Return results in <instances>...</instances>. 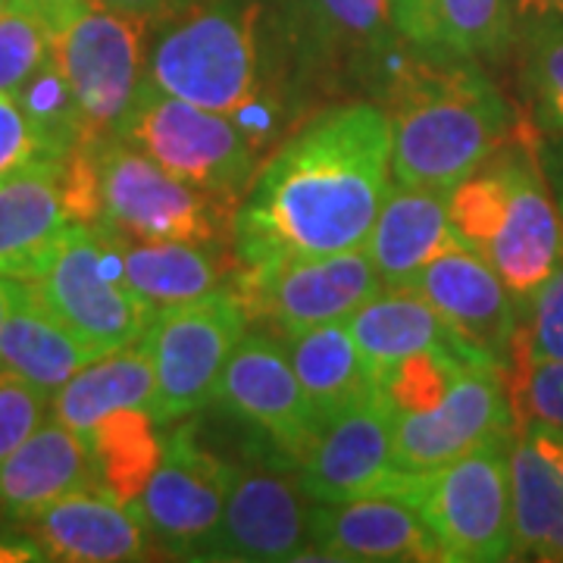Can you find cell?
Returning a JSON list of instances; mask_svg holds the SVG:
<instances>
[{
	"label": "cell",
	"mask_w": 563,
	"mask_h": 563,
	"mask_svg": "<svg viewBox=\"0 0 563 563\" xmlns=\"http://www.w3.org/2000/svg\"><path fill=\"white\" fill-rule=\"evenodd\" d=\"M79 225L69 198L66 157H41L0 179V276L32 282Z\"/></svg>",
	"instance_id": "20"
},
{
	"label": "cell",
	"mask_w": 563,
	"mask_h": 563,
	"mask_svg": "<svg viewBox=\"0 0 563 563\" xmlns=\"http://www.w3.org/2000/svg\"><path fill=\"white\" fill-rule=\"evenodd\" d=\"M391 125L383 107L322 110L261 163L232 220L244 269L366 247L391 191Z\"/></svg>",
	"instance_id": "1"
},
{
	"label": "cell",
	"mask_w": 563,
	"mask_h": 563,
	"mask_svg": "<svg viewBox=\"0 0 563 563\" xmlns=\"http://www.w3.org/2000/svg\"><path fill=\"white\" fill-rule=\"evenodd\" d=\"M20 282L22 279H10V276H0V329H3V320H7V313H10V307H13V298H16V291H20Z\"/></svg>",
	"instance_id": "43"
},
{
	"label": "cell",
	"mask_w": 563,
	"mask_h": 563,
	"mask_svg": "<svg viewBox=\"0 0 563 563\" xmlns=\"http://www.w3.org/2000/svg\"><path fill=\"white\" fill-rule=\"evenodd\" d=\"M157 417L147 407H122L107 413L81 439L95 463V483L122 501H139L163 454Z\"/></svg>",
	"instance_id": "30"
},
{
	"label": "cell",
	"mask_w": 563,
	"mask_h": 563,
	"mask_svg": "<svg viewBox=\"0 0 563 563\" xmlns=\"http://www.w3.org/2000/svg\"><path fill=\"white\" fill-rule=\"evenodd\" d=\"M561 210H563V207H561Z\"/></svg>",
	"instance_id": "45"
},
{
	"label": "cell",
	"mask_w": 563,
	"mask_h": 563,
	"mask_svg": "<svg viewBox=\"0 0 563 563\" xmlns=\"http://www.w3.org/2000/svg\"><path fill=\"white\" fill-rule=\"evenodd\" d=\"M25 7H32L35 13H38L41 20L51 22V29L57 32L63 22L73 20L76 13H79L81 7L88 3V0H20Z\"/></svg>",
	"instance_id": "41"
},
{
	"label": "cell",
	"mask_w": 563,
	"mask_h": 563,
	"mask_svg": "<svg viewBox=\"0 0 563 563\" xmlns=\"http://www.w3.org/2000/svg\"><path fill=\"white\" fill-rule=\"evenodd\" d=\"M113 10H122V13H132V16H141V20H157V16H169L179 10V0H101Z\"/></svg>",
	"instance_id": "42"
},
{
	"label": "cell",
	"mask_w": 563,
	"mask_h": 563,
	"mask_svg": "<svg viewBox=\"0 0 563 563\" xmlns=\"http://www.w3.org/2000/svg\"><path fill=\"white\" fill-rule=\"evenodd\" d=\"M22 529L35 539L44 558L73 563L144 561L151 551V532L139 504L122 501L98 485L76 488L51 501Z\"/></svg>",
	"instance_id": "19"
},
{
	"label": "cell",
	"mask_w": 563,
	"mask_h": 563,
	"mask_svg": "<svg viewBox=\"0 0 563 563\" xmlns=\"http://www.w3.org/2000/svg\"><path fill=\"white\" fill-rule=\"evenodd\" d=\"M235 476L239 470L195 442L191 429L163 435L161 463L135 501L151 542L176 558L203 561Z\"/></svg>",
	"instance_id": "12"
},
{
	"label": "cell",
	"mask_w": 563,
	"mask_h": 563,
	"mask_svg": "<svg viewBox=\"0 0 563 563\" xmlns=\"http://www.w3.org/2000/svg\"><path fill=\"white\" fill-rule=\"evenodd\" d=\"M391 25L429 54L495 60L514 44V0H391Z\"/></svg>",
	"instance_id": "24"
},
{
	"label": "cell",
	"mask_w": 563,
	"mask_h": 563,
	"mask_svg": "<svg viewBox=\"0 0 563 563\" xmlns=\"http://www.w3.org/2000/svg\"><path fill=\"white\" fill-rule=\"evenodd\" d=\"M263 54L261 7L217 0L169 22L151 47L147 79L166 95L242 122L263 144L276 129Z\"/></svg>",
	"instance_id": "4"
},
{
	"label": "cell",
	"mask_w": 563,
	"mask_h": 563,
	"mask_svg": "<svg viewBox=\"0 0 563 563\" xmlns=\"http://www.w3.org/2000/svg\"><path fill=\"white\" fill-rule=\"evenodd\" d=\"M466 361L470 357L451 354V351H420L395 363L376 383V388L388 404L391 417L422 413L442 401L444 391L457 379Z\"/></svg>",
	"instance_id": "32"
},
{
	"label": "cell",
	"mask_w": 563,
	"mask_h": 563,
	"mask_svg": "<svg viewBox=\"0 0 563 563\" xmlns=\"http://www.w3.org/2000/svg\"><path fill=\"white\" fill-rule=\"evenodd\" d=\"M514 432L558 429L563 432V361L504 366Z\"/></svg>",
	"instance_id": "36"
},
{
	"label": "cell",
	"mask_w": 563,
	"mask_h": 563,
	"mask_svg": "<svg viewBox=\"0 0 563 563\" xmlns=\"http://www.w3.org/2000/svg\"><path fill=\"white\" fill-rule=\"evenodd\" d=\"M285 351L322 426L376 391V379L369 376L347 322H329L291 335L285 339Z\"/></svg>",
	"instance_id": "29"
},
{
	"label": "cell",
	"mask_w": 563,
	"mask_h": 563,
	"mask_svg": "<svg viewBox=\"0 0 563 563\" xmlns=\"http://www.w3.org/2000/svg\"><path fill=\"white\" fill-rule=\"evenodd\" d=\"M523 76L536 129L563 135V22L529 32Z\"/></svg>",
	"instance_id": "35"
},
{
	"label": "cell",
	"mask_w": 563,
	"mask_h": 563,
	"mask_svg": "<svg viewBox=\"0 0 563 563\" xmlns=\"http://www.w3.org/2000/svg\"><path fill=\"white\" fill-rule=\"evenodd\" d=\"M103 235V232H101ZM125 285L154 310L201 301L235 288L239 269L220 242H125L110 239Z\"/></svg>",
	"instance_id": "23"
},
{
	"label": "cell",
	"mask_w": 563,
	"mask_h": 563,
	"mask_svg": "<svg viewBox=\"0 0 563 563\" xmlns=\"http://www.w3.org/2000/svg\"><path fill=\"white\" fill-rule=\"evenodd\" d=\"M451 244L461 242L448 217V191L391 185L366 239V251L385 288H404Z\"/></svg>",
	"instance_id": "25"
},
{
	"label": "cell",
	"mask_w": 563,
	"mask_h": 563,
	"mask_svg": "<svg viewBox=\"0 0 563 563\" xmlns=\"http://www.w3.org/2000/svg\"><path fill=\"white\" fill-rule=\"evenodd\" d=\"M510 442L514 432L442 466L404 473L398 495L420 510L439 542L442 561H510Z\"/></svg>",
	"instance_id": "6"
},
{
	"label": "cell",
	"mask_w": 563,
	"mask_h": 563,
	"mask_svg": "<svg viewBox=\"0 0 563 563\" xmlns=\"http://www.w3.org/2000/svg\"><path fill=\"white\" fill-rule=\"evenodd\" d=\"M144 29L147 20L88 0L54 32V60L76 95L88 141L120 135L147 79Z\"/></svg>",
	"instance_id": "10"
},
{
	"label": "cell",
	"mask_w": 563,
	"mask_h": 563,
	"mask_svg": "<svg viewBox=\"0 0 563 563\" xmlns=\"http://www.w3.org/2000/svg\"><path fill=\"white\" fill-rule=\"evenodd\" d=\"M383 288V276L366 247L254 269L239 266L235 279L251 320L273 322L285 339L329 322H347Z\"/></svg>",
	"instance_id": "11"
},
{
	"label": "cell",
	"mask_w": 563,
	"mask_h": 563,
	"mask_svg": "<svg viewBox=\"0 0 563 563\" xmlns=\"http://www.w3.org/2000/svg\"><path fill=\"white\" fill-rule=\"evenodd\" d=\"M310 507L301 479L239 470L203 561H298L310 548Z\"/></svg>",
	"instance_id": "16"
},
{
	"label": "cell",
	"mask_w": 563,
	"mask_h": 563,
	"mask_svg": "<svg viewBox=\"0 0 563 563\" xmlns=\"http://www.w3.org/2000/svg\"><path fill=\"white\" fill-rule=\"evenodd\" d=\"M247 322L251 313L235 288L154 313L141 344L157 376L154 417L161 426L185 420L217 398L222 369Z\"/></svg>",
	"instance_id": "8"
},
{
	"label": "cell",
	"mask_w": 563,
	"mask_h": 563,
	"mask_svg": "<svg viewBox=\"0 0 563 563\" xmlns=\"http://www.w3.org/2000/svg\"><path fill=\"white\" fill-rule=\"evenodd\" d=\"M95 357L98 354L44 303L38 288L22 279L0 329V369L16 373L54 398V391Z\"/></svg>",
	"instance_id": "27"
},
{
	"label": "cell",
	"mask_w": 563,
	"mask_h": 563,
	"mask_svg": "<svg viewBox=\"0 0 563 563\" xmlns=\"http://www.w3.org/2000/svg\"><path fill=\"white\" fill-rule=\"evenodd\" d=\"M313 554L322 561H442L432 529L404 495L313 501L303 558Z\"/></svg>",
	"instance_id": "18"
},
{
	"label": "cell",
	"mask_w": 563,
	"mask_h": 563,
	"mask_svg": "<svg viewBox=\"0 0 563 563\" xmlns=\"http://www.w3.org/2000/svg\"><path fill=\"white\" fill-rule=\"evenodd\" d=\"M448 217L457 242L492 263L517 307L563 263V210L548 195L526 125L448 191Z\"/></svg>",
	"instance_id": "3"
},
{
	"label": "cell",
	"mask_w": 563,
	"mask_h": 563,
	"mask_svg": "<svg viewBox=\"0 0 563 563\" xmlns=\"http://www.w3.org/2000/svg\"><path fill=\"white\" fill-rule=\"evenodd\" d=\"M54 54V29L32 7L10 0L0 16V95H16L41 63Z\"/></svg>",
	"instance_id": "34"
},
{
	"label": "cell",
	"mask_w": 563,
	"mask_h": 563,
	"mask_svg": "<svg viewBox=\"0 0 563 563\" xmlns=\"http://www.w3.org/2000/svg\"><path fill=\"white\" fill-rule=\"evenodd\" d=\"M510 432L514 413L504 366L466 361L432 410L395 417V457L407 473H422Z\"/></svg>",
	"instance_id": "14"
},
{
	"label": "cell",
	"mask_w": 563,
	"mask_h": 563,
	"mask_svg": "<svg viewBox=\"0 0 563 563\" xmlns=\"http://www.w3.org/2000/svg\"><path fill=\"white\" fill-rule=\"evenodd\" d=\"M157 376L144 344L101 354L60 385L51 398V417L85 435L122 407H147L154 413Z\"/></svg>",
	"instance_id": "28"
},
{
	"label": "cell",
	"mask_w": 563,
	"mask_h": 563,
	"mask_svg": "<svg viewBox=\"0 0 563 563\" xmlns=\"http://www.w3.org/2000/svg\"><path fill=\"white\" fill-rule=\"evenodd\" d=\"M32 285L98 357L141 344L157 313L125 285L113 244L91 225H73Z\"/></svg>",
	"instance_id": "9"
},
{
	"label": "cell",
	"mask_w": 563,
	"mask_h": 563,
	"mask_svg": "<svg viewBox=\"0 0 563 563\" xmlns=\"http://www.w3.org/2000/svg\"><path fill=\"white\" fill-rule=\"evenodd\" d=\"M404 473L395 457V417L379 388L325 422L301 461V485L313 501L398 495Z\"/></svg>",
	"instance_id": "15"
},
{
	"label": "cell",
	"mask_w": 563,
	"mask_h": 563,
	"mask_svg": "<svg viewBox=\"0 0 563 563\" xmlns=\"http://www.w3.org/2000/svg\"><path fill=\"white\" fill-rule=\"evenodd\" d=\"M325 20L347 38L363 41L366 47H379L395 32L391 0H320Z\"/></svg>",
	"instance_id": "39"
},
{
	"label": "cell",
	"mask_w": 563,
	"mask_h": 563,
	"mask_svg": "<svg viewBox=\"0 0 563 563\" xmlns=\"http://www.w3.org/2000/svg\"><path fill=\"white\" fill-rule=\"evenodd\" d=\"M514 13L517 22L529 25V32H539L563 22V0H514Z\"/></svg>",
	"instance_id": "40"
},
{
	"label": "cell",
	"mask_w": 563,
	"mask_h": 563,
	"mask_svg": "<svg viewBox=\"0 0 563 563\" xmlns=\"http://www.w3.org/2000/svg\"><path fill=\"white\" fill-rule=\"evenodd\" d=\"M391 179L404 188L451 191L520 132L514 107L483 69L407 63L391 81Z\"/></svg>",
	"instance_id": "2"
},
{
	"label": "cell",
	"mask_w": 563,
	"mask_h": 563,
	"mask_svg": "<svg viewBox=\"0 0 563 563\" xmlns=\"http://www.w3.org/2000/svg\"><path fill=\"white\" fill-rule=\"evenodd\" d=\"M514 558L563 563V432L520 429L510 442Z\"/></svg>",
	"instance_id": "21"
},
{
	"label": "cell",
	"mask_w": 563,
	"mask_h": 563,
	"mask_svg": "<svg viewBox=\"0 0 563 563\" xmlns=\"http://www.w3.org/2000/svg\"><path fill=\"white\" fill-rule=\"evenodd\" d=\"M213 401L235 420L263 432L298 466L322 429L320 413L307 398L285 344L266 332H244V339L222 369Z\"/></svg>",
	"instance_id": "13"
},
{
	"label": "cell",
	"mask_w": 563,
	"mask_h": 563,
	"mask_svg": "<svg viewBox=\"0 0 563 563\" xmlns=\"http://www.w3.org/2000/svg\"><path fill=\"white\" fill-rule=\"evenodd\" d=\"M41 157H54V154L47 141L41 139L35 122L29 120V113L13 95H0V179Z\"/></svg>",
	"instance_id": "38"
},
{
	"label": "cell",
	"mask_w": 563,
	"mask_h": 563,
	"mask_svg": "<svg viewBox=\"0 0 563 563\" xmlns=\"http://www.w3.org/2000/svg\"><path fill=\"white\" fill-rule=\"evenodd\" d=\"M563 361V263L520 303L507 366Z\"/></svg>",
	"instance_id": "33"
},
{
	"label": "cell",
	"mask_w": 563,
	"mask_h": 563,
	"mask_svg": "<svg viewBox=\"0 0 563 563\" xmlns=\"http://www.w3.org/2000/svg\"><path fill=\"white\" fill-rule=\"evenodd\" d=\"M407 288L432 303L476 357L507 366L520 307L492 263L476 251L451 244Z\"/></svg>",
	"instance_id": "17"
},
{
	"label": "cell",
	"mask_w": 563,
	"mask_h": 563,
	"mask_svg": "<svg viewBox=\"0 0 563 563\" xmlns=\"http://www.w3.org/2000/svg\"><path fill=\"white\" fill-rule=\"evenodd\" d=\"M51 413V395L0 369V466Z\"/></svg>",
	"instance_id": "37"
},
{
	"label": "cell",
	"mask_w": 563,
	"mask_h": 563,
	"mask_svg": "<svg viewBox=\"0 0 563 563\" xmlns=\"http://www.w3.org/2000/svg\"><path fill=\"white\" fill-rule=\"evenodd\" d=\"M88 485H98L88 444L51 417L0 466V520L22 526L51 501Z\"/></svg>",
	"instance_id": "22"
},
{
	"label": "cell",
	"mask_w": 563,
	"mask_h": 563,
	"mask_svg": "<svg viewBox=\"0 0 563 563\" xmlns=\"http://www.w3.org/2000/svg\"><path fill=\"white\" fill-rule=\"evenodd\" d=\"M10 7V0H0V16H3V10Z\"/></svg>",
	"instance_id": "44"
},
{
	"label": "cell",
	"mask_w": 563,
	"mask_h": 563,
	"mask_svg": "<svg viewBox=\"0 0 563 563\" xmlns=\"http://www.w3.org/2000/svg\"><path fill=\"white\" fill-rule=\"evenodd\" d=\"M347 329L376 383L395 363L420 351H451L470 361H483L448 329L435 307L407 285L383 288L347 320Z\"/></svg>",
	"instance_id": "26"
},
{
	"label": "cell",
	"mask_w": 563,
	"mask_h": 563,
	"mask_svg": "<svg viewBox=\"0 0 563 563\" xmlns=\"http://www.w3.org/2000/svg\"><path fill=\"white\" fill-rule=\"evenodd\" d=\"M120 139L132 141L173 176L229 203H242L261 169L263 144L242 122L166 95L151 79L141 85Z\"/></svg>",
	"instance_id": "7"
},
{
	"label": "cell",
	"mask_w": 563,
	"mask_h": 563,
	"mask_svg": "<svg viewBox=\"0 0 563 563\" xmlns=\"http://www.w3.org/2000/svg\"><path fill=\"white\" fill-rule=\"evenodd\" d=\"M13 98L22 103L29 120L35 122V129L41 132V139L47 141L54 157H66L69 151L79 147L81 141H88L76 95L54 60V54L22 81V88Z\"/></svg>",
	"instance_id": "31"
},
{
	"label": "cell",
	"mask_w": 563,
	"mask_h": 563,
	"mask_svg": "<svg viewBox=\"0 0 563 563\" xmlns=\"http://www.w3.org/2000/svg\"><path fill=\"white\" fill-rule=\"evenodd\" d=\"M91 166V229L125 242H222V201L173 176L120 135L81 141Z\"/></svg>",
	"instance_id": "5"
}]
</instances>
